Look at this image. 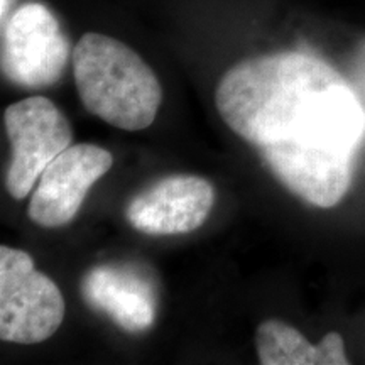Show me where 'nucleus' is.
Returning <instances> with one entry per match:
<instances>
[{
	"mask_svg": "<svg viewBox=\"0 0 365 365\" xmlns=\"http://www.w3.org/2000/svg\"><path fill=\"white\" fill-rule=\"evenodd\" d=\"M215 103L223 122L303 202L331 208L346 195L365 108L325 59L303 51L244 59L222 76Z\"/></svg>",
	"mask_w": 365,
	"mask_h": 365,
	"instance_id": "obj_1",
	"label": "nucleus"
},
{
	"mask_svg": "<svg viewBox=\"0 0 365 365\" xmlns=\"http://www.w3.org/2000/svg\"><path fill=\"white\" fill-rule=\"evenodd\" d=\"M215 203L212 182L195 175H171L140 191L125 217L148 235H180L200 228Z\"/></svg>",
	"mask_w": 365,
	"mask_h": 365,
	"instance_id": "obj_7",
	"label": "nucleus"
},
{
	"mask_svg": "<svg viewBox=\"0 0 365 365\" xmlns=\"http://www.w3.org/2000/svg\"><path fill=\"white\" fill-rule=\"evenodd\" d=\"M73 73L83 107L117 129L143 130L163 102L156 73L129 46L86 33L73 49Z\"/></svg>",
	"mask_w": 365,
	"mask_h": 365,
	"instance_id": "obj_2",
	"label": "nucleus"
},
{
	"mask_svg": "<svg viewBox=\"0 0 365 365\" xmlns=\"http://www.w3.org/2000/svg\"><path fill=\"white\" fill-rule=\"evenodd\" d=\"M259 362L262 365H349L340 333L330 331L312 344L296 328L281 319H266L255 331Z\"/></svg>",
	"mask_w": 365,
	"mask_h": 365,
	"instance_id": "obj_9",
	"label": "nucleus"
},
{
	"mask_svg": "<svg viewBox=\"0 0 365 365\" xmlns=\"http://www.w3.org/2000/svg\"><path fill=\"white\" fill-rule=\"evenodd\" d=\"M112 164L113 156L100 145L71 144L41 175L29 202L31 220L44 228L68 225Z\"/></svg>",
	"mask_w": 365,
	"mask_h": 365,
	"instance_id": "obj_6",
	"label": "nucleus"
},
{
	"mask_svg": "<svg viewBox=\"0 0 365 365\" xmlns=\"http://www.w3.org/2000/svg\"><path fill=\"white\" fill-rule=\"evenodd\" d=\"M354 75L360 88L365 91V39L359 44L357 53L354 56Z\"/></svg>",
	"mask_w": 365,
	"mask_h": 365,
	"instance_id": "obj_10",
	"label": "nucleus"
},
{
	"mask_svg": "<svg viewBox=\"0 0 365 365\" xmlns=\"http://www.w3.org/2000/svg\"><path fill=\"white\" fill-rule=\"evenodd\" d=\"M83 296L91 308L107 313L127 331H143L154 322V293L139 274L129 269L97 267L83 279Z\"/></svg>",
	"mask_w": 365,
	"mask_h": 365,
	"instance_id": "obj_8",
	"label": "nucleus"
},
{
	"mask_svg": "<svg viewBox=\"0 0 365 365\" xmlns=\"http://www.w3.org/2000/svg\"><path fill=\"white\" fill-rule=\"evenodd\" d=\"M68 58V38L43 4H24L9 17L2 33V71L14 85H54L63 76Z\"/></svg>",
	"mask_w": 365,
	"mask_h": 365,
	"instance_id": "obj_5",
	"label": "nucleus"
},
{
	"mask_svg": "<svg viewBox=\"0 0 365 365\" xmlns=\"http://www.w3.org/2000/svg\"><path fill=\"white\" fill-rule=\"evenodd\" d=\"M65 299L51 277L39 272L29 254L0 247V339L34 345L58 331Z\"/></svg>",
	"mask_w": 365,
	"mask_h": 365,
	"instance_id": "obj_3",
	"label": "nucleus"
},
{
	"mask_svg": "<svg viewBox=\"0 0 365 365\" xmlns=\"http://www.w3.org/2000/svg\"><path fill=\"white\" fill-rule=\"evenodd\" d=\"M4 122L11 140L6 188L14 200H22L49 163L73 144V130L63 112L44 97L9 105Z\"/></svg>",
	"mask_w": 365,
	"mask_h": 365,
	"instance_id": "obj_4",
	"label": "nucleus"
}]
</instances>
